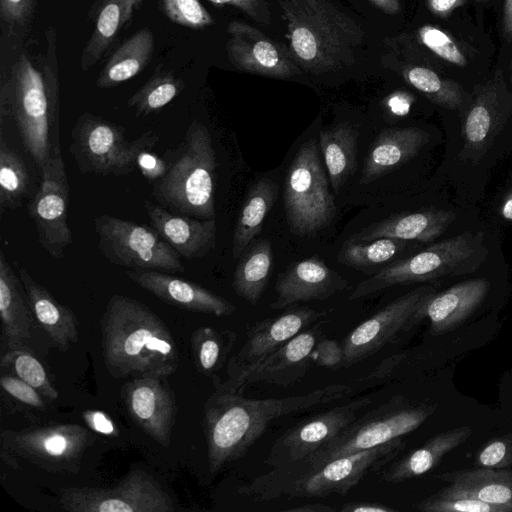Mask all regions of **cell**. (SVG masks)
Returning <instances> with one entry per match:
<instances>
[{
  "instance_id": "27",
  "label": "cell",
  "mask_w": 512,
  "mask_h": 512,
  "mask_svg": "<svg viewBox=\"0 0 512 512\" xmlns=\"http://www.w3.org/2000/svg\"><path fill=\"white\" fill-rule=\"evenodd\" d=\"M427 141L426 132L418 128L382 131L370 146L360 183L368 184L391 173L411 159Z\"/></svg>"
},
{
  "instance_id": "6",
  "label": "cell",
  "mask_w": 512,
  "mask_h": 512,
  "mask_svg": "<svg viewBox=\"0 0 512 512\" xmlns=\"http://www.w3.org/2000/svg\"><path fill=\"white\" fill-rule=\"evenodd\" d=\"M283 200L288 225L297 235L313 234L334 219L336 206L314 139L304 142L291 162Z\"/></svg>"
},
{
  "instance_id": "30",
  "label": "cell",
  "mask_w": 512,
  "mask_h": 512,
  "mask_svg": "<svg viewBox=\"0 0 512 512\" xmlns=\"http://www.w3.org/2000/svg\"><path fill=\"white\" fill-rule=\"evenodd\" d=\"M154 49L153 32L148 27L139 29L108 58L96 79V86L110 89L137 76L149 64Z\"/></svg>"
},
{
  "instance_id": "58",
  "label": "cell",
  "mask_w": 512,
  "mask_h": 512,
  "mask_svg": "<svg viewBox=\"0 0 512 512\" xmlns=\"http://www.w3.org/2000/svg\"><path fill=\"white\" fill-rule=\"evenodd\" d=\"M391 109L397 114H405L409 110L410 102L402 94H396L389 100Z\"/></svg>"
},
{
  "instance_id": "56",
  "label": "cell",
  "mask_w": 512,
  "mask_h": 512,
  "mask_svg": "<svg viewBox=\"0 0 512 512\" xmlns=\"http://www.w3.org/2000/svg\"><path fill=\"white\" fill-rule=\"evenodd\" d=\"M502 31L507 39L512 38V0H505L504 3Z\"/></svg>"
},
{
  "instance_id": "29",
  "label": "cell",
  "mask_w": 512,
  "mask_h": 512,
  "mask_svg": "<svg viewBox=\"0 0 512 512\" xmlns=\"http://www.w3.org/2000/svg\"><path fill=\"white\" fill-rule=\"evenodd\" d=\"M144 2L145 0L95 2L90 13V18L94 20V29L80 58V67L83 71L89 70L103 58Z\"/></svg>"
},
{
  "instance_id": "5",
  "label": "cell",
  "mask_w": 512,
  "mask_h": 512,
  "mask_svg": "<svg viewBox=\"0 0 512 512\" xmlns=\"http://www.w3.org/2000/svg\"><path fill=\"white\" fill-rule=\"evenodd\" d=\"M481 252L482 233L454 236L372 274L355 287L348 300L364 298L396 285L474 271L480 264Z\"/></svg>"
},
{
  "instance_id": "53",
  "label": "cell",
  "mask_w": 512,
  "mask_h": 512,
  "mask_svg": "<svg viewBox=\"0 0 512 512\" xmlns=\"http://www.w3.org/2000/svg\"><path fill=\"white\" fill-rule=\"evenodd\" d=\"M342 512H395L396 510L384 503L371 501L347 502L341 509Z\"/></svg>"
},
{
  "instance_id": "14",
  "label": "cell",
  "mask_w": 512,
  "mask_h": 512,
  "mask_svg": "<svg viewBox=\"0 0 512 512\" xmlns=\"http://www.w3.org/2000/svg\"><path fill=\"white\" fill-rule=\"evenodd\" d=\"M435 289L416 288L402 295L363 321L345 336L342 367L348 368L377 353L401 332L416 325V314Z\"/></svg>"
},
{
  "instance_id": "24",
  "label": "cell",
  "mask_w": 512,
  "mask_h": 512,
  "mask_svg": "<svg viewBox=\"0 0 512 512\" xmlns=\"http://www.w3.org/2000/svg\"><path fill=\"white\" fill-rule=\"evenodd\" d=\"M26 292L34 318L57 346L65 352L78 342V321L73 311L58 302L18 262H13Z\"/></svg>"
},
{
  "instance_id": "57",
  "label": "cell",
  "mask_w": 512,
  "mask_h": 512,
  "mask_svg": "<svg viewBox=\"0 0 512 512\" xmlns=\"http://www.w3.org/2000/svg\"><path fill=\"white\" fill-rule=\"evenodd\" d=\"M335 510L336 509L334 507L321 503L304 504L285 509V511L288 512H333Z\"/></svg>"
},
{
  "instance_id": "44",
  "label": "cell",
  "mask_w": 512,
  "mask_h": 512,
  "mask_svg": "<svg viewBox=\"0 0 512 512\" xmlns=\"http://www.w3.org/2000/svg\"><path fill=\"white\" fill-rule=\"evenodd\" d=\"M423 512H506L505 509L477 499L443 495L439 492L416 505Z\"/></svg>"
},
{
  "instance_id": "16",
  "label": "cell",
  "mask_w": 512,
  "mask_h": 512,
  "mask_svg": "<svg viewBox=\"0 0 512 512\" xmlns=\"http://www.w3.org/2000/svg\"><path fill=\"white\" fill-rule=\"evenodd\" d=\"M370 398H360L309 417L279 436L263 463L278 468L299 462L329 442L357 418Z\"/></svg>"
},
{
  "instance_id": "52",
  "label": "cell",
  "mask_w": 512,
  "mask_h": 512,
  "mask_svg": "<svg viewBox=\"0 0 512 512\" xmlns=\"http://www.w3.org/2000/svg\"><path fill=\"white\" fill-rule=\"evenodd\" d=\"M84 418L88 425L96 432L102 434H113L114 425L108 417L100 411H87Z\"/></svg>"
},
{
  "instance_id": "51",
  "label": "cell",
  "mask_w": 512,
  "mask_h": 512,
  "mask_svg": "<svg viewBox=\"0 0 512 512\" xmlns=\"http://www.w3.org/2000/svg\"><path fill=\"white\" fill-rule=\"evenodd\" d=\"M214 5L235 6L256 21L268 25L270 23V10L266 0H208Z\"/></svg>"
},
{
  "instance_id": "12",
  "label": "cell",
  "mask_w": 512,
  "mask_h": 512,
  "mask_svg": "<svg viewBox=\"0 0 512 512\" xmlns=\"http://www.w3.org/2000/svg\"><path fill=\"white\" fill-rule=\"evenodd\" d=\"M2 444L34 465L54 473H76L94 435L77 424H56L4 431Z\"/></svg>"
},
{
  "instance_id": "36",
  "label": "cell",
  "mask_w": 512,
  "mask_h": 512,
  "mask_svg": "<svg viewBox=\"0 0 512 512\" xmlns=\"http://www.w3.org/2000/svg\"><path fill=\"white\" fill-rule=\"evenodd\" d=\"M185 88L182 78L160 66L149 80L128 100L127 106L135 109L138 115L147 116L158 113Z\"/></svg>"
},
{
  "instance_id": "26",
  "label": "cell",
  "mask_w": 512,
  "mask_h": 512,
  "mask_svg": "<svg viewBox=\"0 0 512 512\" xmlns=\"http://www.w3.org/2000/svg\"><path fill=\"white\" fill-rule=\"evenodd\" d=\"M436 477L449 483L438 491L443 495L473 498L512 512V471L480 467Z\"/></svg>"
},
{
  "instance_id": "3",
  "label": "cell",
  "mask_w": 512,
  "mask_h": 512,
  "mask_svg": "<svg viewBox=\"0 0 512 512\" xmlns=\"http://www.w3.org/2000/svg\"><path fill=\"white\" fill-rule=\"evenodd\" d=\"M169 167L152 183V196L165 209L194 218H215L216 153L207 127L193 120L181 143L163 154Z\"/></svg>"
},
{
  "instance_id": "55",
  "label": "cell",
  "mask_w": 512,
  "mask_h": 512,
  "mask_svg": "<svg viewBox=\"0 0 512 512\" xmlns=\"http://www.w3.org/2000/svg\"><path fill=\"white\" fill-rule=\"evenodd\" d=\"M467 0H428L430 10L438 16H447Z\"/></svg>"
},
{
  "instance_id": "59",
  "label": "cell",
  "mask_w": 512,
  "mask_h": 512,
  "mask_svg": "<svg viewBox=\"0 0 512 512\" xmlns=\"http://www.w3.org/2000/svg\"><path fill=\"white\" fill-rule=\"evenodd\" d=\"M379 9L389 14H396L400 11L398 0H369Z\"/></svg>"
},
{
  "instance_id": "40",
  "label": "cell",
  "mask_w": 512,
  "mask_h": 512,
  "mask_svg": "<svg viewBox=\"0 0 512 512\" xmlns=\"http://www.w3.org/2000/svg\"><path fill=\"white\" fill-rule=\"evenodd\" d=\"M0 367L31 385L43 397L51 401L58 398V391L51 384L43 365L29 349L7 350L1 357Z\"/></svg>"
},
{
  "instance_id": "49",
  "label": "cell",
  "mask_w": 512,
  "mask_h": 512,
  "mask_svg": "<svg viewBox=\"0 0 512 512\" xmlns=\"http://www.w3.org/2000/svg\"><path fill=\"white\" fill-rule=\"evenodd\" d=\"M34 0H0V15L12 25H24L32 14Z\"/></svg>"
},
{
  "instance_id": "39",
  "label": "cell",
  "mask_w": 512,
  "mask_h": 512,
  "mask_svg": "<svg viewBox=\"0 0 512 512\" xmlns=\"http://www.w3.org/2000/svg\"><path fill=\"white\" fill-rule=\"evenodd\" d=\"M405 241L389 237L362 242L347 240L339 251L337 260L343 265L364 271L392 260L405 249Z\"/></svg>"
},
{
  "instance_id": "28",
  "label": "cell",
  "mask_w": 512,
  "mask_h": 512,
  "mask_svg": "<svg viewBox=\"0 0 512 512\" xmlns=\"http://www.w3.org/2000/svg\"><path fill=\"white\" fill-rule=\"evenodd\" d=\"M0 315L8 350L28 349L33 313L19 275L0 251Z\"/></svg>"
},
{
  "instance_id": "11",
  "label": "cell",
  "mask_w": 512,
  "mask_h": 512,
  "mask_svg": "<svg viewBox=\"0 0 512 512\" xmlns=\"http://www.w3.org/2000/svg\"><path fill=\"white\" fill-rule=\"evenodd\" d=\"M69 512H173L171 496L148 473L133 470L113 487H71L59 495Z\"/></svg>"
},
{
  "instance_id": "32",
  "label": "cell",
  "mask_w": 512,
  "mask_h": 512,
  "mask_svg": "<svg viewBox=\"0 0 512 512\" xmlns=\"http://www.w3.org/2000/svg\"><path fill=\"white\" fill-rule=\"evenodd\" d=\"M358 136V130L348 122L323 130L319 134V148L336 193L355 171Z\"/></svg>"
},
{
  "instance_id": "33",
  "label": "cell",
  "mask_w": 512,
  "mask_h": 512,
  "mask_svg": "<svg viewBox=\"0 0 512 512\" xmlns=\"http://www.w3.org/2000/svg\"><path fill=\"white\" fill-rule=\"evenodd\" d=\"M278 196L277 184L269 178L257 180L249 189L240 210L232 240V256L239 258L262 224Z\"/></svg>"
},
{
  "instance_id": "22",
  "label": "cell",
  "mask_w": 512,
  "mask_h": 512,
  "mask_svg": "<svg viewBox=\"0 0 512 512\" xmlns=\"http://www.w3.org/2000/svg\"><path fill=\"white\" fill-rule=\"evenodd\" d=\"M151 226L179 255L201 258L216 246V220L171 212L149 200L143 203Z\"/></svg>"
},
{
  "instance_id": "50",
  "label": "cell",
  "mask_w": 512,
  "mask_h": 512,
  "mask_svg": "<svg viewBox=\"0 0 512 512\" xmlns=\"http://www.w3.org/2000/svg\"><path fill=\"white\" fill-rule=\"evenodd\" d=\"M314 363L328 368H340L343 362V349L341 343L322 339L312 353Z\"/></svg>"
},
{
  "instance_id": "48",
  "label": "cell",
  "mask_w": 512,
  "mask_h": 512,
  "mask_svg": "<svg viewBox=\"0 0 512 512\" xmlns=\"http://www.w3.org/2000/svg\"><path fill=\"white\" fill-rule=\"evenodd\" d=\"M2 389L16 400L37 409H44L42 395L20 378L8 374L0 378Z\"/></svg>"
},
{
  "instance_id": "25",
  "label": "cell",
  "mask_w": 512,
  "mask_h": 512,
  "mask_svg": "<svg viewBox=\"0 0 512 512\" xmlns=\"http://www.w3.org/2000/svg\"><path fill=\"white\" fill-rule=\"evenodd\" d=\"M455 217L451 211L438 209L396 214L362 229L348 240L362 242L389 237L428 242L440 236Z\"/></svg>"
},
{
  "instance_id": "18",
  "label": "cell",
  "mask_w": 512,
  "mask_h": 512,
  "mask_svg": "<svg viewBox=\"0 0 512 512\" xmlns=\"http://www.w3.org/2000/svg\"><path fill=\"white\" fill-rule=\"evenodd\" d=\"M230 35L226 50L231 63L239 70L286 78L298 73L287 52L261 31L240 21L228 25Z\"/></svg>"
},
{
  "instance_id": "42",
  "label": "cell",
  "mask_w": 512,
  "mask_h": 512,
  "mask_svg": "<svg viewBox=\"0 0 512 512\" xmlns=\"http://www.w3.org/2000/svg\"><path fill=\"white\" fill-rule=\"evenodd\" d=\"M47 38L46 55L43 61V71L48 83L53 88V94L50 98V129L51 140L55 153L60 152L59 144V79L57 67V34L53 26L45 32Z\"/></svg>"
},
{
  "instance_id": "15",
  "label": "cell",
  "mask_w": 512,
  "mask_h": 512,
  "mask_svg": "<svg viewBox=\"0 0 512 512\" xmlns=\"http://www.w3.org/2000/svg\"><path fill=\"white\" fill-rule=\"evenodd\" d=\"M40 175L41 183L28 211L40 246L51 257L61 259L72 243L67 222L69 184L61 153L53 152Z\"/></svg>"
},
{
  "instance_id": "34",
  "label": "cell",
  "mask_w": 512,
  "mask_h": 512,
  "mask_svg": "<svg viewBox=\"0 0 512 512\" xmlns=\"http://www.w3.org/2000/svg\"><path fill=\"white\" fill-rule=\"evenodd\" d=\"M507 115L500 91L492 87L482 89L464 123L466 147L475 151L486 149Z\"/></svg>"
},
{
  "instance_id": "60",
  "label": "cell",
  "mask_w": 512,
  "mask_h": 512,
  "mask_svg": "<svg viewBox=\"0 0 512 512\" xmlns=\"http://www.w3.org/2000/svg\"><path fill=\"white\" fill-rule=\"evenodd\" d=\"M500 213L506 220L512 221V190L506 195L502 202Z\"/></svg>"
},
{
  "instance_id": "54",
  "label": "cell",
  "mask_w": 512,
  "mask_h": 512,
  "mask_svg": "<svg viewBox=\"0 0 512 512\" xmlns=\"http://www.w3.org/2000/svg\"><path fill=\"white\" fill-rule=\"evenodd\" d=\"M11 117L10 81L4 74L0 80V128L3 130L5 121Z\"/></svg>"
},
{
  "instance_id": "31",
  "label": "cell",
  "mask_w": 512,
  "mask_h": 512,
  "mask_svg": "<svg viewBox=\"0 0 512 512\" xmlns=\"http://www.w3.org/2000/svg\"><path fill=\"white\" fill-rule=\"evenodd\" d=\"M471 433L469 426H462L437 434L419 449L390 464L381 474V479L388 483H401L427 473L440 463L446 453L463 443Z\"/></svg>"
},
{
  "instance_id": "4",
  "label": "cell",
  "mask_w": 512,
  "mask_h": 512,
  "mask_svg": "<svg viewBox=\"0 0 512 512\" xmlns=\"http://www.w3.org/2000/svg\"><path fill=\"white\" fill-rule=\"evenodd\" d=\"M291 47L301 64L327 72L353 57L363 33L350 17L327 0H281Z\"/></svg>"
},
{
  "instance_id": "19",
  "label": "cell",
  "mask_w": 512,
  "mask_h": 512,
  "mask_svg": "<svg viewBox=\"0 0 512 512\" xmlns=\"http://www.w3.org/2000/svg\"><path fill=\"white\" fill-rule=\"evenodd\" d=\"M348 286L340 274L314 255L294 262L278 275L270 308L280 310L300 302L325 300Z\"/></svg>"
},
{
  "instance_id": "41",
  "label": "cell",
  "mask_w": 512,
  "mask_h": 512,
  "mask_svg": "<svg viewBox=\"0 0 512 512\" xmlns=\"http://www.w3.org/2000/svg\"><path fill=\"white\" fill-rule=\"evenodd\" d=\"M406 78L413 87L441 106L455 109L461 103L460 87L452 81L441 79L428 68H411L407 71Z\"/></svg>"
},
{
  "instance_id": "35",
  "label": "cell",
  "mask_w": 512,
  "mask_h": 512,
  "mask_svg": "<svg viewBox=\"0 0 512 512\" xmlns=\"http://www.w3.org/2000/svg\"><path fill=\"white\" fill-rule=\"evenodd\" d=\"M273 267V252L268 239L257 241L240 259L234 271V292L255 305L262 297Z\"/></svg>"
},
{
  "instance_id": "43",
  "label": "cell",
  "mask_w": 512,
  "mask_h": 512,
  "mask_svg": "<svg viewBox=\"0 0 512 512\" xmlns=\"http://www.w3.org/2000/svg\"><path fill=\"white\" fill-rule=\"evenodd\" d=\"M161 12L174 24L199 30L214 20L200 0H158Z\"/></svg>"
},
{
  "instance_id": "21",
  "label": "cell",
  "mask_w": 512,
  "mask_h": 512,
  "mask_svg": "<svg viewBox=\"0 0 512 512\" xmlns=\"http://www.w3.org/2000/svg\"><path fill=\"white\" fill-rule=\"evenodd\" d=\"M322 339L320 324L304 329L250 371L241 380L237 393L255 383L282 387L293 385L311 368L313 350Z\"/></svg>"
},
{
  "instance_id": "23",
  "label": "cell",
  "mask_w": 512,
  "mask_h": 512,
  "mask_svg": "<svg viewBox=\"0 0 512 512\" xmlns=\"http://www.w3.org/2000/svg\"><path fill=\"white\" fill-rule=\"evenodd\" d=\"M489 286L486 279H473L456 284L444 292L434 293L418 310L417 322L428 318L434 335L452 330L482 303Z\"/></svg>"
},
{
  "instance_id": "47",
  "label": "cell",
  "mask_w": 512,
  "mask_h": 512,
  "mask_svg": "<svg viewBox=\"0 0 512 512\" xmlns=\"http://www.w3.org/2000/svg\"><path fill=\"white\" fill-rule=\"evenodd\" d=\"M476 465L501 469L512 464V433L492 439L477 453Z\"/></svg>"
},
{
  "instance_id": "45",
  "label": "cell",
  "mask_w": 512,
  "mask_h": 512,
  "mask_svg": "<svg viewBox=\"0 0 512 512\" xmlns=\"http://www.w3.org/2000/svg\"><path fill=\"white\" fill-rule=\"evenodd\" d=\"M159 135L153 130H147V136L136 154L135 166L146 180L151 184L163 178L168 170L169 164L164 156H159L152 151L158 143Z\"/></svg>"
},
{
  "instance_id": "20",
  "label": "cell",
  "mask_w": 512,
  "mask_h": 512,
  "mask_svg": "<svg viewBox=\"0 0 512 512\" xmlns=\"http://www.w3.org/2000/svg\"><path fill=\"white\" fill-rule=\"evenodd\" d=\"M125 275L163 302L183 310L217 317L229 316L236 311L235 305L225 298L167 272L129 270Z\"/></svg>"
},
{
  "instance_id": "9",
  "label": "cell",
  "mask_w": 512,
  "mask_h": 512,
  "mask_svg": "<svg viewBox=\"0 0 512 512\" xmlns=\"http://www.w3.org/2000/svg\"><path fill=\"white\" fill-rule=\"evenodd\" d=\"M70 136L69 151L80 172L122 176L136 169V154L147 132L128 142L123 126L84 112L76 120Z\"/></svg>"
},
{
  "instance_id": "13",
  "label": "cell",
  "mask_w": 512,
  "mask_h": 512,
  "mask_svg": "<svg viewBox=\"0 0 512 512\" xmlns=\"http://www.w3.org/2000/svg\"><path fill=\"white\" fill-rule=\"evenodd\" d=\"M326 314V311L296 306L278 316L256 322L248 330L246 341L239 351L229 359L227 378L222 383H215L216 390L237 393L241 380L250 371L284 343Z\"/></svg>"
},
{
  "instance_id": "37",
  "label": "cell",
  "mask_w": 512,
  "mask_h": 512,
  "mask_svg": "<svg viewBox=\"0 0 512 512\" xmlns=\"http://www.w3.org/2000/svg\"><path fill=\"white\" fill-rule=\"evenodd\" d=\"M236 333L217 331L212 327H199L191 336L194 363L201 373L213 375L225 364L235 342Z\"/></svg>"
},
{
  "instance_id": "8",
  "label": "cell",
  "mask_w": 512,
  "mask_h": 512,
  "mask_svg": "<svg viewBox=\"0 0 512 512\" xmlns=\"http://www.w3.org/2000/svg\"><path fill=\"white\" fill-rule=\"evenodd\" d=\"M93 222L98 250L111 264L130 270L185 272L180 255L152 226L105 214Z\"/></svg>"
},
{
  "instance_id": "38",
  "label": "cell",
  "mask_w": 512,
  "mask_h": 512,
  "mask_svg": "<svg viewBox=\"0 0 512 512\" xmlns=\"http://www.w3.org/2000/svg\"><path fill=\"white\" fill-rule=\"evenodd\" d=\"M29 173L21 156L5 141L0 133V209L15 210L29 189Z\"/></svg>"
},
{
  "instance_id": "10",
  "label": "cell",
  "mask_w": 512,
  "mask_h": 512,
  "mask_svg": "<svg viewBox=\"0 0 512 512\" xmlns=\"http://www.w3.org/2000/svg\"><path fill=\"white\" fill-rule=\"evenodd\" d=\"M405 441L399 437L380 446L342 455L319 469L307 473L278 490L273 499L328 497L346 495L365 476L377 472L391 463L404 449Z\"/></svg>"
},
{
  "instance_id": "17",
  "label": "cell",
  "mask_w": 512,
  "mask_h": 512,
  "mask_svg": "<svg viewBox=\"0 0 512 512\" xmlns=\"http://www.w3.org/2000/svg\"><path fill=\"white\" fill-rule=\"evenodd\" d=\"M164 377L145 375L133 378L121 389L132 420L153 440L167 447L175 424L174 394Z\"/></svg>"
},
{
  "instance_id": "7",
  "label": "cell",
  "mask_w": 512,
  "mask_h": 512,
  "mask_svg": "<svg viewBox=\"0 0 512 512\" xmlns=\"http://www.w3.org/2000/svg\"><path fill=\"white\" fill-rule=\"evenodd\" d=\"M9 81L11 117L24 148L41 173L54 151L50 129L51 90L43 69L36 68L25 52L12 65Z\"/></svg>"
},
{
  "instance_id": "46",
  "label": "cell",
  "mask_w": 512,
  "mask_h": 512,
  "mask_svg": "<svg viewBox=\"0 0 512 512\" xmlns=\"http://www.w3.org/2000/svg\"><path fill=\"white\" fill-rule=\"evenodd\" d=\"M419 36L425 46L440 58L458 65L465 66L467 61L453 40L442 30L425 25L419 29Z\"/></svg>"
},
{
  "instance_id": "1",
  "label": "cell",
  "mask_w": 512,
  "mask_h": 512,
  "mask_svg": "<svg viewBox=\"0 0 512 512\" xmlns=\"http://www.w3.org/2000/svg\"><path fill=\"white\" fill-rule=\"evenodd\" d=\"M351 393L352 388L345 384H330L304 394L266 399L216 390L206 400L203 415L210 473L216 475L244 457L272 421L312 411Z\"/></svg>"
},
{
  "instance_id": "2",
  "label": "cell",
  "mask_w": 512,
  "mask_h": 512,
  "mask_svg": "<svg viewBox=\"0 0 512 512\" xmlns=\"http://www.w3.org/2000/svg\"><path fill=\"white\" fill-rule=\"evenodd\" d=\"M103 361L112 377H167L179 365L169 328L145 304L113 295L100 319Z\"/></svg>"
}]
</instances>
